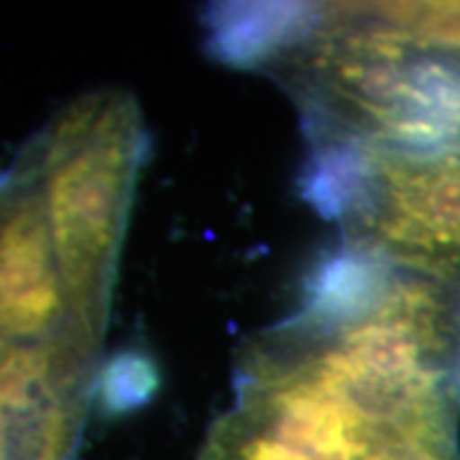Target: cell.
Instances as JSON below:
<instances>
[{"instance_id": "6da1fadb", "label": "cell", "mask_w": 460, "mask_h": 460, "mask_svg": "<svg viewBox=\"0 0 460 460\" xmlns=\"http://www.w3.org/2000/svg\"><path fill=\"white\" fill-rule=\"evenodd\" d=\"M200 460H460L446 365L390 373L281 335L247 354Z\"/></svg>"}, {"instance_id": "7a4b0ae2", "label": "cell", "mask_w": 460, "mask_h": 460, "mask_svg": "<svg viewBox=\"0 0 460 460\" xmlns=\"http://www.w3.org/2000/svg\"><path fill=\"white\" fill-rule=\"evenodd\" d=\"M147 130L128 92L101 90L62 109L31 163L79 337H105Z\"/></svg>"}, {"instance_id": "3957f363", "label": "cell", "mask_w": 460, "mask_h": 460, "mask_svg": "<svg viewBox=\"0 0 460 460\" xmlns=\"http://www.w3.org/2000/svg\"><path fill=\"white\" fill-rule=\"evenodd\" d=\"M365 188L345 226L386 256L452 262L460 256V149L405 152L369 141Z\"/></svg>"}, {"instance_id": "277c9868", "label": "cell", "mask_w": 460, "mask_h": 460, "mask_svg": "<svg viewBox=\"0 0 460 460\" xmlns=\"http://www.w3.org/2000/svg\"><path fill=\"white\" fill-rule=\"evenodd\" d=\"M99 348L77 335L0 360V460H77Z\"/></svg>"}, {"instance_id": "5b68a950", "label": "cell", "mask_w": 460, "mask_h": 460, "mask_svg": "<svg viewBox=\"0 0 460 460\" xmlns=\"http://www.w3.org/2000/svg\"><path fill=\"white\" fill-rule=\"evenodd\" d=\"M0 332L13 348L77 335L31 160L0 183Z\"/></svg>"}, {"instance_id": "8992f818", "label": "cell", "mask_w": 460, "mask_h": 460, "mask_svg": "<svg viewBox=\"0 0 460 460\" xmlns=\"http://www.w3.org/2000/svg\"><path fill=\"white\" fill-rule=\"evenodd\" d=\"M390 256L349 239L322 261L305 288L303 312L288 335H331L367 320L394 290Z\"/></svg>"}, {"instance_id": "52a82bcc", "label": "cell", "mask_w": 460, "mask_h": 460, "mask_svg": "<svg viewBox=\"0 0 460 460\" xmlns=\"http://www.w3.org/2000/svg\"><path fill=\"white\" fill-rule=\"evenodd\" d=\"M322 11L309 4H247L220 11L214 20L216 54L234 65L279 58L318 31Z\"/></svg>"}, {"instance_id": "ba28073f", "label": "cell", "mask_w": 460, "mask_h": 460, "mask_svg": "<svg viewBox=\"0 0 460 460\" xmlns=\"http://www.w3.org/2000/svg\"><path fill=\"white\" fill-rule=\"evenodd\" d=\"M413 48L460 51V3H399L367 9Z\"/></svg>"}, {"instance_id": "9c48e42d", "label": "cell", "mask_w": 460, "mask_h": 460, "mask_svg": "<svg viewBox=\"0 0 460 460\" xmlns=\"http://www.w3.org/2000/svg\"><path fill=\"white\" fill-rule=\"evenodd\" d=\"M158 388V371L146 354L115 356L96 379V393L107 411H126L141 405Z\"/></svg>"}, {"instance_id": "30bf717a", "label": "cell", "mask_w": 460, "mask_h": 460, "mask_svg": "<svg viewBox=\"0 0 460 460\" xmlns=\"http://www.w3.org/2000/svg\"><path fill=\"white\" fill-rule=\"evenodd\" d=\"M11 348H13V345L9 343V339L3 335V332H0V360L4 358V356H7L9 352H11Z\"/></svg>"}]
</instances>
